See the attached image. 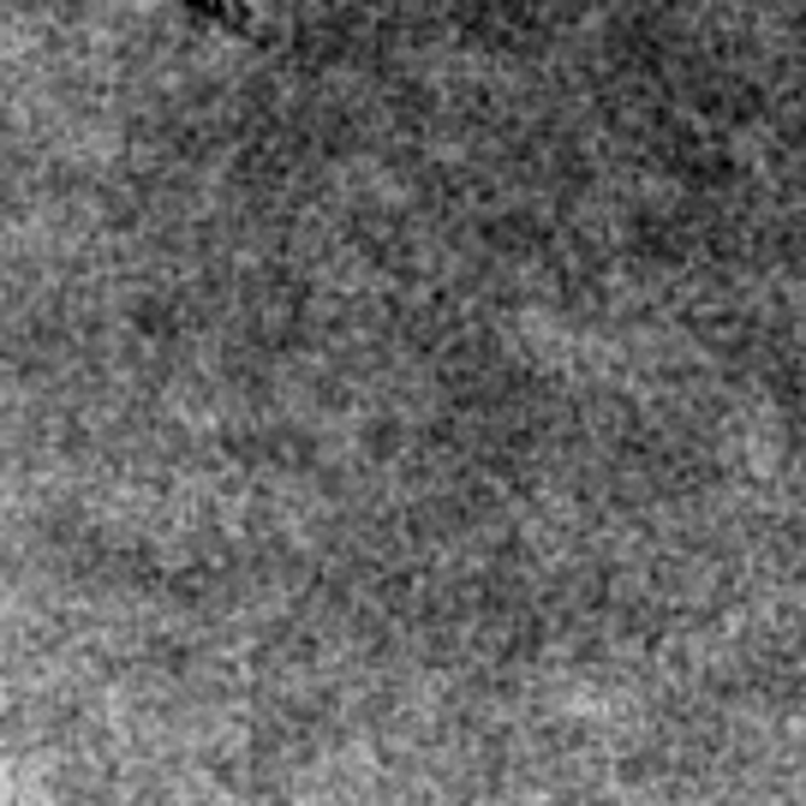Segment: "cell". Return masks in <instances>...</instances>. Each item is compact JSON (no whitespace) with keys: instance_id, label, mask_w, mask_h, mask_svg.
<instances>
[{"instance_id":"obj_1","label":"cell","mask_w":806,"mask_h":806,"mask_svg":"<svg viewBox=\"0 0 806 806\" xmlns=\"http://www.w3.org/2000/svg\"><path fill=\"white\" fill-rule=\"evenodd\" d=\"M192 7L215 12V19H227V24H252L263 12V0H192Z\"/></svg>"}]
</instances>
